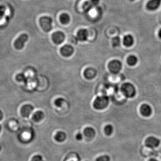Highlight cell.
Listing matches in <instances>:
<instances>
[{
	"mask_svg": "<svg viewBox=\"0 0 161 161\" xmlns=\"http://www.w3.org/2000/svg\"><path fill=\"white\" fill-rule=\"evenodd\" d=\"M121 91L123 94L128 98H133L136 94V90L134 86L129 82L123 84Z\"/></svg>",
	"mask_w": 161,
	"mask_h": 161,
	"instance_id": "6da1fadb",
	"label": "cell"
},
{
	"mask_svg": "<svg viewBox=\"0 0 161 161\" xmlns=\"http://www.w3.org/2000/svg\"><path fill=\"white\" fill-rule=\"evenodd\" d=\"M109 102V98L107 96H99L94 102V107L97 110H102L107 107Z\"/></svg>",
	"mask_w": 161,
	"mask_h": 161,
	"instance_id": "7a4b0ae2",
	"label": "cell"
},
{
	"mask_svg": "<svg viewBox=\"0 0 161 161\" xmlns=\"http://www.w3.org/2000/svg\"><path fill=\"white\" fill-rule=\"evenodd\" d=\"M39 22L43 30L49 32L52 28V20L51 18L48 16H43L40 18Z\"/></svg>",
	"mask_w": 161,
	"mask_h": 161,
	"instance_id": "3957f363",
	"label": "cell"
},
{
	"mask_svg": "<svg viewBox=\"0 0 161 161\" xmlns=\"http://www.w3.org/2000/svg\"><path fill=\"white\" fill-rule=\"evenodd\" d=\"M122 67L120 61L115 60L111 61L108 64V68L111 73L114 74H118L121 71Z\"/></svg>",
	"mask_w": 161,
	"mask_h": 161,
	"instance_id": "277c9868",
	"label": "cell"
},
{
	"mask_svg": "<svg viewBox=\"0 0 161 161\" xmlns=\"http://www.w3.org/2000/svg\"><path fill=\"white\" fill-rule=\"evenodd\" d=\"M28 40V36L26 34H22L15 41L14 45L16 49L20 50L24 47L25 43Z\"/></svg>",
	"mask_w": 161,
	"mask_h": 161,
	"instance_id": "5b68a950",
	"label": "cell"
},
{
	"mask_svg": "<svg viewBox=\"0 0 161 161\" xmlns=\"http://www.w3.org/2000/svg\"><path fill=\"white\" fill-rule=\"evenodd\" d=\"M161 5V0H149L146 4V8L149 11H156Z\"/></svg>",
	"mask_w": 161,
	"mask_h": 161,
	"instance_id": "8992f818",
	"label": "cell"
},
{
	"mask_svg": "<svg viewBox=\"0 0 161 161\" xmlns=\"http://www.w3.org/2000/svg\"><path fill=\"white\" fill-rule=\"evenodd\" d=\"M52 39L55 44H60L64 41L65 35L64 33L60 31L55 32L52 34Z\"/></svg>",
	"mask_w": 161,
	"mask_h": 161,
	"instance_id": "52a82bcc",
	"label": "cell"
},
{
	"mask_svg": "<svg viewBox=\"0 0 161 161\" xmlns=\"http://www.w3.org/2000/svg\"><path fill=\"white\" fill-rule=\"evenodd\" d=\"M74 48L70 45H65L61 49V54L65 57H70L74 53Z\"/></svg>",
	"mask_w": 161,
	"mask_h": 161,
	"instance_id": "ba28073f",
	"label": "cell"
},
{
	"mask_svg": "<svg viewBox=\"0 0 161 161\" xmlns=\"http://www.w3.org/2000/svg\"><path fill=\"white\" fill-rule=\"evenodd\" d=\"M88 32L85 29L79 30L77 34V39L80 42H85L87 40Z\"/></svg>",
	"mask_w": 161,
	"mask_h": 161,
	"instance_id": "9c48e42d",
	"label": "cell"
},
{
	"mask_svg": "<svg viewBox=\"0 0 161 161\" xmlns=\"http://www.w3.org/2000/svg\"><path fill=\"white\" fill-rule=\"evenodd\" d=\"M99 0H88L86 1L82 6V9L84 11L87 12L94 6L97 5L99 3Z\"/></svg>",
	"mask_w": 161,
	"mask_h": 161,
	"instance_id": "30bf717a",
	"label": "cell"
},
{
	"mask_svg": "<svg viewBox=\"0 0 161 161\" xmlns=\"http://www.w3.org/2000/svg\"><path fill=\"white\" fill-rule=\"evenodd\" d=\"M140 111L142 116L145 117H149L151 116L152 110L151 107L149 105L145 104L141 106Z\"/></svg>",
	"mask_w": 161,
	"mask_h": 161,
	"instance_id": "8fae6325",
	"label": "cell"
},
{
	"mask_svg": "<svg viewBox=\"0 0 161 161\" xmlns=\"http://www.w3.org/2000/svg\"><path fill=\"white\" fill-rule=\"evenodd\" d=\"M159 139L154 137H150L146 139V146L150 148L156 147L159 144Z\"/></svg>",
	"mask_w": 161,
	"mask_h": 161,
	"instance_id": "7c38bea8",
	"label": "cell"
},
{
	"mask_svg": "<svg viewBox=\"0 0 161 161\" xmlns=\"http://www.w3.org/2000/svg\"><path fill=\"white\" fill-rule=\"evenodd\" d=\"M96 72L95 69L92 68H89L84 71V75L85 77L87 79H92L96 76Z\"/></svg>",
	"mask_w": 161,
	"mask_h": 161,
	"instance_id": "4fadbf2b",
	"label": "cell"
},
{
	"mask_svg": "<svg viewBox=\"0 0 161 161\" xmlns=\"http://www.w3.org/2000/svg\"><path fill=\"white\" fill-rule=\"evenodd\" d=\"M34 108L31 105L23 106L21 109V114L24 117H28L33 110Z\"/></svg>",
	"mask_w": 161,
	"mask_h": 161,
	"instance_id": "5bb4252c",
	"label": "cell"
},
{
	"mask_svg": "<svg viewBox=\"0 0 161 161\" xmlns=\"http://www.w3.org/2000/svg\"><path fill=\"white\" fill-rule=\"evenodd\" d=\"M134 42V39L131 34H127L123 38V44L127 47H130L133 45Z\"/></svg>",
	"mask_w": 161,
	"mask_h": 161,
	"instance_id": "9a60e30c",
	"label": "cell"
},
{
	"mask_svg": "<svg viewBox=\"0 0 161 161\" xmlns=\"http://www.w3.org/2000/svg\"><path fill=\"white\" fill-rule=\"evenodd\" d=\"M60 21L63 25H66L70 22L71 17L68 14L63 13L59 17Z\"/></svg>",
	"mask_w": 161,
	"mask_h": 161,
	"instance_id": "2e32d148",
	"label": "cell"
},
{
	"mask_svg": "<svg viewBox=\"0 0 161 161\" xmlns=\"http://www.w3.org/2000/svg\"><path fill=\"white\" fill-rule=\"evenodd\" d=\"M84 134L85 136L88 138H92L95 135V131L94 129L91 127L86 128L84 131Z\"/></svg>",
	"mask_w": 161,
	"mask_h": 161,
	"instance_id": "e0dca14e",
	"label": "cell"
},
{
	"mask_svg": "<svg viewBox=\"0 0 161 161\" xmlns=\"http://www.w3.org/2000/svg\"><path fill=\"white\" fill-rule=\"evenodd\" d=\"M55 140L58 142H61L65 141L66 138V134L63 132H58L55 136Z\"/></svg>",
	"mask_w": 161,
	"mask_h": 161,
	"instance_id": "ac0fdd59",
	"label": "cell"
},
{
	"mask_svg": "<svg viewBox=\"0 0 161 161\" xmlns=\"http://www.w3.org/2000/svg\"><path fill=\"white\" fill-rule=\"evenodd\" d=\"M44 112L42 111H37L34 114L32 118L34 120L38 122L44 118Z\"/></svg>",
	"mask_w": 161,
	"mask_h": 161,
	"instance_id": "d6986e66",
	"label": "cell"
},
{
	"mask_svg": "<svg viewBox=\"0 0 161 161\" xmlns=\"http://www.w3.org/2000/svg\"><path fill=\"white\" fill-rule=\"evenodd\" d=\"M138 62L137 57L134 55H131L127 59V63L130 66H133L136 65Z\"/></svg>",
	"mask_w": 161,
	"mask_h": 161,
	"instance_id": "ffe728a7",
	"label": "cell"
},
{
	"mask_svg": "<svg viewBox=\"0 0 161 161\" xmlns=\"http://www.w3.org/2000/svg\"><path fill=\"white\" fill-rule=\"evenodd\" d=\"M121 40L120 38L118 36L114 37L111 40V43H112V46L113 47H117L119 46L120 45Z\"/></svg>",
	"mask_w": 161,
	"mask_h": 161,
	"instance_id": "44dd1931",
	"label": "cell"
},
{
	"mask_svg": "<svg viewBox=\"0 0 161 161\" xmlns=\"http://www.w3.org/2000/svg\"><path fill=\"white\" fill-rule=\"evenodd\" d=\"M113 131V128L112 125H107L105 127L104 132L107 135H110L112 134Z\"/></svg>",
	"mask_w": 161,
	"mask_h": 161,
	"instance_id": "7402d4cb",
	"label": "cell"
},
{
	"mask_svg": "<svg viewBox=\"0 0 161 161\" xmlns=\"http://www.w3.org/2000/svg\"><path fill=\"white\" fill-rule=\"evenodd\" d=\"M64 101V99H63V98H58L57 100H56L54 103H55V105L56 106L58 107H61L62 105V104H63Z\"/></svg>",
	"mask_w": 161,
	"mask_h": 161,
	"instance_id": "603a6c76",
	"label": "cell"
},
{
	"mask_svg": "<svg viewBox=\"0 0 161 161\" xmlns=\"http://www.w3.org/2000/svg\"><path fill=\"white\" fill-rule=\"evenodd\" d=\"M110 158L107 155H103L99 157L96 159V161H110Z\"/></svg>",
	"mask_w": 161,
	"mask_h": 161,
	"instance_id": "cb8c5ba5",
	"label": "cell"
},
{
	"mask_svg": "<svg viewBox=\"0 0 161 161\" xmlns=\"http://www.w3.org/2000/svg\"><path fill=\"white\" fill-rule=\"evenodd\" d=\"M31 161H44L42 156L40 155H37L33 157Z\"/></svg>",
	"mask_w": 161,
	"mask_h": 161,
	"instance_id": "d4e9b609",
	"label": "cell"
},
{
	"mask_svg": "<svg viewBox=\"0 0 161 161\" xmlns=\"http://www.w3.org/2000/svg\"><path fill=\"white\" fill-rule=\"evenodd\" d=\"M76 138L77 140H78V141H81L83 139V136H82V134L80 133H78L77 135Z\"/></svg>",
	"mask_w": 161,
	"mask_h": 161,
	"instance_id": "484cf974",
	"label": "cell"
},
{
	"mask_svg": "<svg viewBox=\"0 0 161 161\" xmlns=\"http://www.w3.org/2000/svg\"><path fill=\"white\" fill-rule=\"evenodd\" d=\"M158 35H159V37L161 39V28L159 31V32H158Z\"/></svg>",
	"mask_w": 161,
	"mask_h": 161,
	"instance_id": "4316f807",
	"label": "cell"
},
{
	"mask_svg": "<svg viewBox=\"0 0 161 161\" xmlns=\"http://www.w3.org/2000/svg\"><path fill=\"white\" fill-rule=\"evenodd\" d=\"M150 161H157L155 160H150Z\"/></svg>",
	"mask_w": 161,
	"mask_h": 161,
	"instance_id": "83f0119b",
	"label": "cell"
},
{
	"mask_svg": "<svg viewBox=\"0 0 161 161\" xmlns=\"http://www.w3.org/2000/svg\"><path fill=\"white\" fill-rule=\"evenodd\" d=\"M131 1H132V2H133V1H136V0H130Z\"/></svg>",
	"mask_w": 161,
	"mask_h": 161,
	"instance_id": "f1b7e54d",
	"label": "cell"
}]
</instances>
